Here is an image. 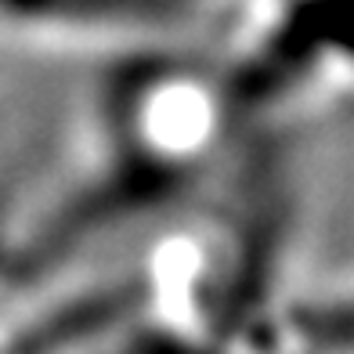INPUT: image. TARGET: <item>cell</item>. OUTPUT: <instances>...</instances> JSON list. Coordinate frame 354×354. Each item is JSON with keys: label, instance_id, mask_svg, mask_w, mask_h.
I'll list each match as a JSON object with an SVG mask.
<instances>
[{"label": "cell", "instance_id": "1", "mask_svg": "<svg viewBox=\"0 0 354 354\" xmlns=\"http://www.w3.org/2000/svg\"><path fill=\"white\" fill-rule=\"evenodd\" d=\"M105 58L66 170L0 253L8 293L40 289L134 228L185 217L246 145L206 51L156 44Z\"/></svg>", "mask_w": 354, "mask_h": 354}, {"label": "cell", "instance_id": "2", "mask_svg": "<svg viewBox=\"0 0 354 354\" xmlns=\"http://www.w3.org/2000/svg\"><path fill=\"white\" fill-rule=\"evenodd\" d=\"M206 55L243 131L354 120V0H232Z\"/></svg>", "mask_w": 354, "mask_h": 354}]
</instances>
